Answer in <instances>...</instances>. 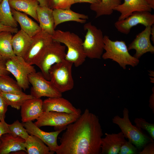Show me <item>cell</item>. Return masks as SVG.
<instances>
[{"mask_svg":"<svg viewBox=\"0 0 154 154\" xmlns=\"http://www.w3.org/2000/svg\"><path fill=\"white\" fill-rule=\"evenodd\" d=\"M66 130L59 138L57 154H100L102 130L98 116L88 109Z\"/></svg>","mask_w":154,"mask_h":154,"instance_id":"1","label":"cell"},{"mask_svg":"<svg viewBox=\"0 0 154 154\" xmlns=\"http://www.w3.org/2000/svg\"><path fill=\"white\" fill-rule=\"evenodd\" d=\"M52 37L53 40L63 43L68 50L65 60L78 67L84 62L86 58L83 46V41L76 34L69 31L55 30Z\"/></svg>","mask_w":154,"mask_h":154,"instance_id":"2","label":"cell"},{"mask_svg":"<svg viewBox=\"0 0 154 154\" xmlns=\"http://www.w3.org/2000/svg\"><path fill=\"white\" fill-rule=\"evenodd\" d=\"M104 40L105 52L102 56L104 59H111L117 62L124 69H126L127 65L134 67L139 63V59L129 53L125 41H112L107 35L104 36Z\"/></svg>","mask_w":154,"mask_h":154,"instance_id":"3","label":"cell"},{"mask_svg":"<svg viewBox=\"0 0 154 154\" xmlns=\"http://www.w3.org/2000/svg\"><path fill=\"white\" fill-rule=\"evenodd\" d=\"M123 113V117L116 116L112 118V121L119 127L125 138L127 139L138 149H141L147 143L153 141L142 131L141 129L132 124L127 108H124Z\"/></svg>","mask_w":154,"mask_h":154,"instance_id":"4","label":"cell"},{"mask_svg":"<svg viewBox=\"0 0 154 154\" xmlns=\"http://www.w3.org/2000/svg\"><path fill=\"white\" fill-rule=\"evenodd\" d=\"M84 28L86 33L82 46L86 57L90 59H101L104 45L102 31L92 25L91 22L85 24Z\"/></svg>","mask_w":154,"mask_h":154,"instance_id":"5","label":"cell"},{"mask_svg":"<svg viewBox=\"0 0 154 154\" xmlns=\"http://www.w3.org/2000/svg\"><path fill=\"white\" fill-rule=\"evenodd\" d=\"M73 64L65 59L52 66L49 71L50 80L60 93L73 89L74 82L72 75Z\"/></svg>","mask_w":154,"mask_h":154,"instance_id":"6","label":"cell"},{"mask_svg":"<svg viewBox=\"0 0 154 154\" xmlns=\"http://www.w3.org/2000/svg\"><path fill=\"white\" fill-rule=\"evenodd\" d=\"M6 69L14 77L19 86L24 90L29 88L28 77L36 72L34 66L30 64L23 57L15 55L6 60Z\"/></svg>","mask_w":154,"mask_h":154,"instance_id":"7","label":"cell"},{"mask_svg":"<svg viewBox=\"0 0 154 154\" xmlns=\"http://www.w3.org/2000/svg\"><path fill=\"white\" fill-rule=\"evenodd\" d=\"M52 41V35L41 30L32 37L31 42L23 57L30 64L37 66Z\"/></svg>","mask_w":154,"mask_h":154,"instance_id":"8","label":"cell"},{"mask_svg":"<svg viewBox=\"0 0 154 154\" xmlns=\"http://www.w3.org/2000/svg\"><path fill=\"white\" fill-rule=\"evenodd\" d=\"M66 46L61 43L53 40L37 65L47 80H50L49 70L53 65L65 59Z\"/></svg>","mask_w":154,"mask_h":154,"instance_id":"9","label":"cell"},{"mask_svg":"<svg viewBox=\"0 0 154 154\" xmlns=\"http://www.w3.org/2000/svg\"><path fill=\"white\" fill-rule=\"evenodd\" d=\"M81 114L52 111L44 112L34 123L39 127L51 126L54 127L55 130H64L68 125L75 121Z\"/></svg>","mask_w":154,"mask_h":154,"instance_id":"10","label":"cell"},{"mask_svg":"<svg viewBox=\"0 0 154 154\" xmlns=\"http://www.w3.org/2000/svg\"><path fill=\"white\" fill-rule=\"evenodd\" d=\"M28 79L30 84L32 85L31 94L34 98L62 96V93L56 88L50 80L44 78L41 72L32 73L29 76Z\"/></svg>","mask_w":154,"mask_h":154,"instance_id":"11","label":"cell"},{"mask_svg":"<svg viewBox=\"0 0 154 154\" xmlns=\"http://www.w3.org/2000/svg\"><path fill=\"white\" fill-rule=\"evenodd\" d=\"M154 24V15L147 11L133 12L126 18L116 21L114 25L117 31L122 33L128 34L131 28L139 24L145 27Z\"/></svg>","mask_w":154,"mask_h":154,"instance_id":"12","label":"cell"},{"mask_svg":"<svg viewBox=\"0 0 154 154\" xmlns=\"http://www.w3.org/2000/svg\"><path fill=\"white\" fill-rule=\"evenodd\" d=\"M151 26L146 27L145 29L138 33L127 47L128 50L134 49L136 52L133 56L139 59L143 54L154 52V46L150 41Z\"/></svg>","mask_w":154,"mask_h":154,"instance_id":"13","label":"cell"},{"mask_svg":"<svg viewBox=\"0 0 154 154\" xmlns=\"http://www.w3.org/2000/svg\"><path fill=\"white\" fill-rule=\"evenodd\" d=\"M23 123L29 135L39 138L48 147L51 151L55 152L58 146L57 143V137L63 130H55L54 131L46 132L41 129L32 121Z\"/></svg>","mask_w":154,"mask_h":154,"instance_id":"14","label":"cell"},{"mask_svg":"<svg viewBox=\"0 0 154 154\" xmlns=\"http://www.w3.org/2000/svg\"><path fill=\"white\" fill-rule=\"evenodd\" d=\"M43 112L50 111L81 114L80 109L76 108L68 100L62 97L48 98L43 101Z\"/></svg>","mask_w":154,"mask_h":154,"instance_id":"15","label":"cell"},{"mask_svg":"<svg viewBox=\"0 0 154 154\" xmlns=\"http://www.w3.org/2000/svg\"><path fill=\"white\" fill-rule=\"evenodd\" d=\"M43 101L40 98H33L25 101L21 107V121L23 123L37 119L44 113Z\"/></svg>","mask_w":154,"mask_h":154,"instance_id":"16","label":"cell"},{"mask_svg":"<svg viewBox=\"0 0 154 154\" xmlns=\"http://www.w3.org/2000/svg\"><path fill=\"white\" fill-rule=\"evenodd\" d=\"M121 3L114 9L119 12L120 15L118 20L123 19L133 12L147 11L151 12L152 9L145 0H124Z\"/></svg>","mask_w":154,"mask_h":154,"instance_id":"17","label":"cell"},{"mask_svg":"<svg viewBox=\"0 0 154 154\" xmlns=\"http://www.w3.org/2000/svg\"><path fill=\"white\" fill-rule=\"evenodd\" d=\"M105 137L102 138L100 154H118L121 146L126 141L123 133H105Z\"/></svg>","mask_w":154,"mask_h":154,"instance_id":"18","label":"cell"},{"mask_svg":"<svg viewBox=\"0 0 154 154\" xmlns=\"http://www.w3.org/2000/svg\"><path fill=\"white\" fill-rule=\"evenodd\" d=\"M0 140V154H8L19 151H24L27 153L25 140L20 137L7 133L1 135Z\"/></svg>","mask_w":154,"mask_h":154,"instance_id":"19","label":"cell"},{"mask_svg":"<svg viewBox=\"0 0 154 154\" xmlns=\"http://www.w3.org/2000/svg\"><path fill=\"white\" fill-rule=\"evenodd\" d=\"M54 19V28L60 24L67 21H74L84 23L88 19V15L74 12L70 9H53Z\"/></svg>","mask_w":154,"mask_h":154,"instance_id":"20","label":"cell"},{"mask_svg":"<svg viewBox=\"0 0 154 154\" xmlns=\"http://www.w3.org/2000/svg\"><path fill=\"white\" fill-rule=\"evenodd\" d=\"M11 10L15 19L20 26L21 29L30 37H33L41 31L39 25L26 14L11 8Z\"/></svg>","mask_w":154,"mask_h":154,"instance_id":"21","label":"cell"},{"mask_svg":"<svg viewBox=\"0 0 154 154\" xmlns=\"http://www.w3.org/2000/svg\"><path fill=\"white\" fill-rule=\"evenodd\" d=\"M37 12L38 22L41 30L52 35L55 31L53 9L48 7L39 5Z\"/></svg>","mask_w":154,"mask_h":154,"instance_id":"22","label":"cell"},{"mask_svg":"<svg viewBox=\"0 0 154 154\" xmlns=\"http://www.w3.org/2000/svg\"><path fill=\"white\" fill-rule=\"evenodd\" d=\"M32 37L20 30L13 36L12 45L13 50L16 56L23 57L29 47Z\"/></svg>","mask_w":154,"mask_h":154,"instance_id":"23","label":"cell"},{"mask_svg":"<svg viewBox=\"0 0 154 154\" xmlns=\"http://www.w3.org/2000/svg\"><path fill=\"white\" fill-rule=\"evenodd\" d=\"M11 8L29 15L38 22L37 10L39 5L37 0H8Z\"/></svg>","mask_w":154,"mask_h":154,"instance_id":"24","label":"cell"},{"mask_svg":"<svg viewBox=\"0 0 154 154\" xmlns=\"http://www.w3.org/2000/svg\"><path fill=\"white\" fill-rule=\"evenodd\" d=\"M25 146L28 154H53L49 148L37 137L29 135L25 140Z\"/></svg>","mask_w":154,"mask_h":154,"instance_id":"25","label":"cell"},{"mask_svg":"<svg viewBox=\"0 0 154 154\" xmlns=\"http://www.w3.org/2000/svg\"><path fill=\"white\" fill-rule=\"evenodd\" d=\"M122 0H100V3L90 4V9L95 12L96 18L111 15L114 9L121 4Z\"/></svg>","mask_w":154,"mask_h":154,"instance_id":"26","label":"cell"},{"mask_svg":"<svg viewBox=\"0 0 154 154\" xmlns=\"http://www.w3.org/2000/svg\"><path fill=\"white\" fill-rule=\"evenodd\" d=\"M12 34L9 31L0 32V54L6 60L15 55L12 45Z\"/></svg>","mask_w":154,"mask_h":154,"instance_id":"27","label":"cell"},{"mask_svg":"<svg viewBox=\"0 0 154 154\" xmlns=\"http://www.w3.org/2000/svg\"><path fill=\"white\" fill-rule=\"evenodd\" d=\"M0 23L12 28L18 27L17 23L12 15L8 0H2L0 3Z\"/></svg>","mask_w":154,"mask_h":154,"instance_id":"28","label":"cell"},{"mask_svg":"<svg viewBox=\"0 0 154 154\" xmlns=\"http://www.w3.org/2000/svg\"><path fill=\"white\" fill-rule=\"evenodd\" d=\"M1 95L8 106L17 110L20 109L24 102L28 99L34 98L32 95L24 92L21 94L1 92Z\"/></svg>","mask_w":154,"mask_h":154,"instance_id":"29","label":"cell"},{"mask_svg":"<svg viewBox=\"0 0 154 154\" xmlns=\"http://www.w3.org/2000/svg\"><path fill=\"white\" fill-rule=\"evenodd\" d=\"M0 91L6 93L21 94L24 93L16 80L8 75L0 76Z\"/></svg>","mask_w":154,"mask_h":154,"instance_id":"30","label":"cell"},{"mask_svg":"<svg viewBox=\"0 0 154 154\" xmlns=\"http://www.w3.org/2000/svg\"><path fill=\"white\" fill-rule=\"evenodd\" d=\"M8 127L9 133L20 137L25 140L29 135L24 127L23 123H21L18 120L11 124H8Z\"/></svg>","mask_w":154,"mask_h":154,"instance_id":"31","label":"cell"},{"mask_svg":"<svg viewBox=\"0 0 154 154\" xmlns=\"http://www.w3.org/2000/svg\"><path fill=\"white\" fill-rule=\"evenodd\" d=\"M135 126L137 127L146 131L151 138L154 140V124L149 123L142 118H136L134 120Z\"/></svg>","mask_w":154,"mask_h":154,"instance_id":"32","label":"cell"},{"mask_svg":"<svg viewBox=\"0 0 154 154\" xmlns=\"http://www.w3.org/2000/svg\"><path fill=\"white\" fill-rule=\"evenodd\" d=\"M138 149L129 141H126L121 147L119 154H138Z\"/></svg>","mask_w":154,"mask_h":154,"instance_id":"33","label":"cell"},{"mask_svg":"<svg viewBox=\"0 0 154 154\" xmlns=\"http://www.w3.org/2000/svg\"><path fill=\"white\" fill-rule=\"evenodd\" d=\"M7 104L0 95V121H5V114L7 110Z\"/></svg>","mask_w":154,"mask_h":154,"instance_id":"34","label":"cell"},{"mask_svg":"<svg viewBox=\"0 0 154 154\" xmlns=\"http://www.w3.org/2000/svg\"><path fill=\"white\" fill-rule=\"evenodd\" d=\"M73 0H58V4L56 9H68L74 4Z\"/></svg>","mask_w":154,"mask_h":154,"instance_id":"35","label":"cell"},{"mask_svg":"<svg viewBox=\"0 0 154 154\" xmlns=\"http://www.w3.org/2000/svg\"><path fill=\"white\" fill-rule=\"evenodd\" d=\"M148 144V143H147ZM143 150L139 152V154H154V141L150 142L146 145Z\"/></svg>","mask_w":154,"mask_h":154,"instance_id":"36","label":"cell"},{"mask_svg":"<svg viewBox=\"0 0 154 154\" xmlns=\"http://www.w3.org/2000/svg\"><path fill=\"white\" fill-rule=\"evenodd\" d=\"M6 60H0V76L9 75L10 73L6 69L5 63Z\"/></svg>","mask_w":154,"mask_h":154,"instance_id":"37","label":"cell"},{"mask_svg":"<svg viewBox=\"0 0 154 154\" xmlns=\"http://www.w3.org/2000/svg\"><path fill=\"white\" fill-rule=\"evenodd\" d=\"M17 28H12L5 26L0 23V32L9 31L12 33H15L18 31Z\"/></svg>","mask_w":154,"mask_h":154,"instance_id":"38","label":"cell"},{"mask_svg":"<svg viewBox=\"0 0 154 154\" xmlns=\"http://www.w3.org/2000/svg\"><path fill=\"white\" fill-rule=\"evenodd\" d=\"M7 133H9L8 124L5 121L2 122L0 121V137L3 135Z\"/></svg>","mask_w":154,"mask_h":154,"instance_id":"39","label":"cell"},{"mask_svg":"<svg viewBox=\"0 0 154 154\" xmlns=\"http://www.w3.org/2000/svg\"><path fill=\"white\" fill-rule=\"evenodd\" d=\"M74 3H88L90 4L98 3L100 2V0H73Z\"/></svg>","mask_w":154,"mask_h":154,"instance_id":"40","label":"cell"},{"mask_svg":"<svg viewBox=\"0 0 154 154\" xmlns=\"http://www.w3.org/2000/svg\"><path fill=\"white\" fill-rule=\"evenodd\" d=\"M153 93L150 96L149 100V106L152 110L153 112L154 113V88L152 89Z\"/></svg>","mask_w":154,"mask_h":154,"instance_id":"41","label":"cell"},{"mask_svg":"<svg viewBox=\"0 0 154 154\" xmlns=\"http://www.w3.org/2000/svg\"><path fill=\"white\" fill-rule=\"evenodd\" d=\"M39 5L40 6H46L49 7V0H37Z\"/></svg>","mask_w":154,"mask_h":154,"instance_id":"42","label":"cell"},{"mask_svg":"<svg viewBox=\"0 0 154 154\" xmlns=\"http://www.w3.org/2000/svg\"><path fill=\"white\" fill-rule=\"evenodd\" d=\"M150 38L152 41L154 42V25L151 26Z\"/></svg>","mask_w":154,"mask_h":154,"instance_id":"43","label":"cell"},{"mask_svg":"<svg viewBox=\"0 0 154 154\" xmlns=\"http://www.w3.org/2000/svg\"><path fill=\"white\" fill-rule=\"evenodd\" d=\"M152 9H154V0H145Z\"/></svg>","mask_w":154,"mask_h":154,"instance_id":"44","label":"cell"},{"mask_svg":"<svg viewBox=\"0 0 154 154\" xmlns=\"http://www.w3.org/2000/svg\"><path fill=\"white\" fill-rule=\"evenodd\" d=\"M150 74H149L150 76H154L153 75H154V72H153V71H150Z\"/></svg>","mask_w":154,"mask_h":154,"instance_id":"45","label":"cell"},{"mask_svg":"<svg viewBox=\"0 0 154 154\" xmlns=\"http://www.w3.org/2000/svg\"><path fill=\"white\" fill-rule=\"evenodd\" d=\"M153 78H150L151 80V82H153V81L154 82V80H153Z\"/></svg>","mask_w":154,"mask_h":154,"instance_id":"46","label":"cell"},{"mask_svg":"<svg viewBox=\"0 0 154 154\" xmlns=\"http://www.w3.org/2000/svg\"><path fill=\"white\" fill-rule=\"evenodd\" d=\"M3 59L0 54V60Z\"/></svg>","mask_w":154,"mask_h":154,"instance_id":"47","label":"cell"},{"mask_svg":"<svg viewBox=\"0 0 154 154\" xmlns=\"http://www.w3.org/2000/svg\"><path fill=\"white\" fill-rule=\"evenodd\" d=\"M1 143V140H0V145Z\"/></svg>","mask_w":154,"mask_h":154,"instance_id":"48","label":"cell"},{"mask_svg":"<svg viewBox=\"0 0 154 154\" xmlns=\"http://www.w3.org/2000/svg\"><path fill=\"white\" fill-rule=\"evenodd\" d=\"M2 0H0V2L2 1Z\"/></svg>","mask_w":154,"mask_h":154,"instance_id":"49","label":"cell"},{"mask_svg":"<svg viewBox=\"0 0 154 154\" xmlns=\"http://www.w3.org/2000/svg\"><path fill=\"white\" fill-rule=\"evenodd\" d=\"M1 91H0V95H1Z\"/></svg>","mask_w":154,"mask_h":154,"instance_id":"50","label":"cell"},{"mask_svg":"<svg viewBox=\"0 0 154 154\" xmlns=\"http://www.w3.org/2000/svg\"><path fill=\"white\" fill-rule=\"evenodd\" d=\"M0 3H1V2H0Z\"/></svg>","mask_w":154,"mask_h":154,"instance_id":"51","label":"cell"}]
</instances>
